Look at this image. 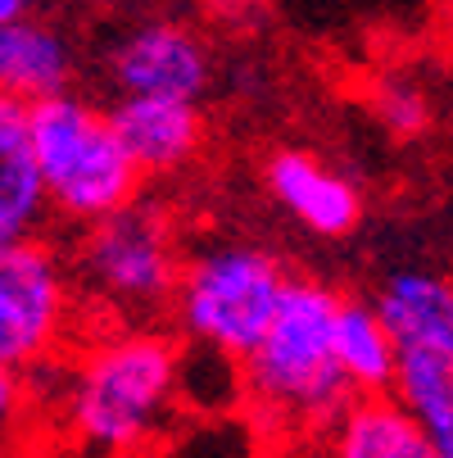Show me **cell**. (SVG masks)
<instances>
[{
  "label": "cell",
  "instance_id": "obj_1",
  "mask_svg": "<svg viewBox=\"0 0 453 458\" xmlns=\"http://www.w3.org/2000/svg\"><path fill=\"white\" fill-rule=\"evenodd\" d=\"M340 295L313 277H290L264 341L240 359V395L277 436L327 431L354 404L336 363Z\"/></svg>",
  "mask_w": 453,
  "mask_h": 458
},
{
  "label": "cell",
  "instance_id": "obj_2",
  "mask_svg": "<svg viewBox=\"0 0 453 458\" xmlns=\"http://www.w3.org/2000/svg\"><path fill=\"white\" fill-rule=\"evenodd\" d=\"M181 354L164 332H118L96 341L69 381V427L96 454L141 449L181 400Z\"/></svg>",
  "mask_w": 453,
  "mask_h": 458
},
{
  "label": "cell",
  "instance_id": "obj_3",
  "mask_svg": "<svg viewBox=\"0 0 453 458\" xmlns=\"http://www.w3.org/2000/svg\"><path fill=\"white\" fill-rule=\"evenodd\" d=\"M28 123L50 214L69 223H96L137 200L141 168L127 159L109 114L59 91L28 105Z\"/></svg>",
  "mask_w": 453,
  "mask_h": 458
},
{
  "label": "cell",
  "instance_id": "obj_4",
  "mask_svg": "<svg viewBox=\"0 0 453 458\" xmlns=\"http://www.w3.org/2000/svg\"><path fill=\"white\" fill-rule=\"evenodd\" d=\"M286 282L290 277L273 254L249 245H218L181 268L172 313L196 345L222 350L240 363L264 341Z\"/></svg>",
  "mask_w": 453,
  "mask_h": 458
},
{
  "label": "cell",
  "instance_id": "obj_5",
  "mask_svg": "<svg viewBox=\"0 0 453 458\" xmlns=\"http://www.w3.org/2000/svg\"><path fill=\"white\" fill-rule=\"evenodd\" d=\"M78 282L96 304L118 313H155L172 304L181 282L177 236L150 205H122L96 223L78 245Z\"/></svg>",
  "mask_w": 453,
  "mask_h": 458
},
{
  "label": "cell",
  "instance_id": "obj_6",
  "mask_svg": "<svg viewBox=\"0 0 453 458\" xmlns=\"http://www.w3.org/2000/svg\"><path fill=\"white\" fill-rule=\"evenodd\" d=\"M69 277L41 236L0 241V363L41 368L69 336Z\"/></svg>",
  "mask_w": 453,
  "mask_h": 458
},
{
  "label": "cell",
  "instance_id": "obj_7",
  "mask_svg": "<svg viewBox=\"0 0 453 458\" xmlns=\"http://www.w3.org/2000/svg\"><path fill=\"white\" fill-rule=\"evenodd\" d=\"M109 69L122 96L200 100V91L209 87V50L196 32L177 23H141L113 46Z\"/></svg>",
  "mask_w": 453,
  "mask_h": 458
},
{
  "label": "cell",
  "instance_id": "obj_8",
  "mask_svg": "<svg viewBox=\"0 0 453 458\" xmlns=\"http://www.w3.org/2000/svg\"><path fill=\"white\" fill-rule=\"evenodd\" d=\"M113 132L141 168V177L150 173H177L181 164L196 159L205 123L196 100H177V96H122L109 109Z\"/></svg>",
  "mask_w": 453,
  "mask_h": 458
},
{
  "label": "cell",
  "instance_id": "obj_9",
  "mask_svg": "<svg viewBox=\"0 0 453 458\" xmlns=\"http://www.w3.org/2000/svg\"><path fill=\"white\" fill-rule=\"evenodd\" d=\"M268 186L277 200L317 236H349L363 218V200L358 191L331 173L327 164H317L304 150H277L268 164Z\"/></svg>",
  "mask_w": 453,
  "mask_h": 458
},
{
  "label": "cell",
  "instance_id": "obj_10",
  "mask_svg": "<svg viewBox=\"0 0 453 458\" xmlns=\"http://www.w3.org/2000/svg\"><path fill=\"white\" fill-rule=\"evenodd\" d=\"M399 350L453 363V282L440 273H395L372 300Z\"/></svg>",
  "mask_w": 453,
  "mask_h": 458
},
{
  "label": "cell",
  "instance_id": "obj_11",
  "mask_svg": "<svg viewBox=\"0 0 453 458\" xmlns=\"http://www.w3.org/2000/svg\"><path fill=\"white\" fill-rule=\"evenodd\" d=\"M50 218V200L37 168L28 105L0 96V241L37 236Z\"/></svg>",
  "mask_w": 453,
  "mask_h": 458
},
{
  "label": "cell",
  "instance_id": "obj_12",
  "mask_svg": "<svg viewBox=\"0 0 453 458\" xmlns=\"http://www.w3.org/2000/svg\"><path fill=\"white\" fill-rule=\"evenodd\" d=\"M73 50L55 28L37 19L0 23V96L19 105H37L46 96L69 91Z\"/></svg>",
  "mask_w": 453,
  "mask_h": 458
},
{
  "label": "cell",
  "instance_id": "obj_13",
  "mask_svg": "<svg viewBox=\"0 0 453 458\" xmlns=\"http://www.w3.org/2000/svg\"><path fill=\"white\" fill-rule=\"evenodd\" d=\"M331 458H440L422 422L390 395H354L331 427Z\"/></svg>",
  "mask_w": 453,
  "mask_h": 458
},
{
  "label": "cell",
  "instance_id": "obj_14",
  "mask_svg": "<svg viewBox=\"0 0 453 458\" xmlns=\"http://www.w3.org/2000/svg\"><path fill=\"white\" fill-rule=\"evenodd\" d=\"M336 363H340L345 381L354 386V395H381V390L395 386L399 345L390 336V327H385V318L376 313V304L340 295V309H336Z\"/></svg>",
  "mask_w": 453,
  "mask_h": 458
},
{
  "label": "cell",
  "instance_id": "obj_15",
  "mask_svg": "<svg viewBox=\"0 0 453 458\" xmlns=\"http://www.w3.org/2000/svg\"><path fill=\"white\" fill-rule=\"evenodd\" d=\"M376 114L395 137H417L431 123V100L422 96V87H413L404 78H385L376 87Z\"/></svg>",
  "mask_w": 453,
  "mask_h": 458
},
{
  "label": "cell",
  "instance_id": "obj_16",
  "mask_svg": "<svg viewBox=\"0 0 453 458\" xmlns=\"http://www.w3.org/2000/svg\"><path fill=\"white\" fill-rule=\"evenodd\" d=\"M28 436H32V400L23 372L0 363V458H23Z\"/></svg>",
  "mask_w": 453,
  "mask_h": 458
},
{
  "label": "cell",
  "instance_id": "obj_17",
  "mask_svg": "<svg viewBox=\"0 0 453 458\" xmlns=\"http://www.w3.org/2000/svg\"><path fill=\"white\" fill-rule=\"evenodd\" d=\"M37 0H0V23H14V19H28Z\"/></svg>",
  "mask_w": 453,
  "mask_h": 458
},
{
  "label": "cell",
  "instance_id": "obj_18",
  "mask_svg": "<svg viewBox=\"0 0 453 458\" xmlns=\"http://www.w3.org/2000/svg\"><path fill=\"white\" fill-rule=\"evenodd\" d=\"M281 458H299V454H295V449H281Z\"/></svg>",
  "mask_w": 453,
  "mask_h": 458
}]
</instances>
